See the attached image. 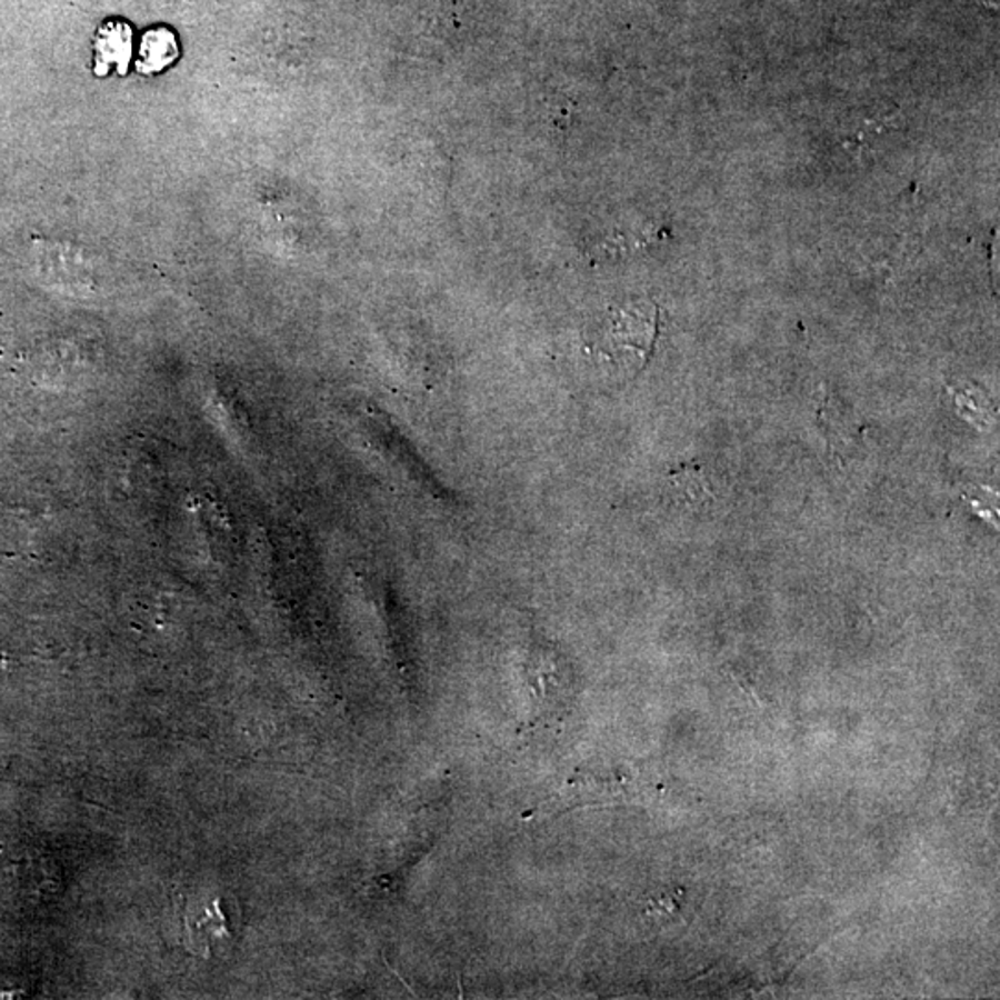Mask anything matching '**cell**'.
<instances>
[{"label":"cell","mask_w":1000,"mask_h":1000,"mask_svg":"<svg viewBox=\"0 0 1000 1000\" xmlns=\"http://www.w3.org/2000/svg\"><path fill=\"white\" fill-rule=\"evenodd\" d=\"M178 43L174 33L167 28H154L144 33L139 47L138 69L143 72H158L177 60Z\"/></svg>","instance_id":"277c9868"},{"label":"cell","mask_w":1000,"mask_h":1000,"mask_svg":"<svg viewBox=\"0 0 1000 1000\" xmlns=\"http://www.w3.org/2000/svg\"><path fill=\"white\" fill-rule=\"evenodd\" d=\"M904 128V119L891 104L861 108L841 124V147L854 156H872L888 147Z\"/></svg>","instance_id":"6da1fadb"},{"label":"cell","mask_w":1000,"mask_h":1000,"mask_svg":"<svg viewBox=\"0 0 1000 1000\" xmlns=\"http://www.w3.org/2000/svg\"><path fill=\"white\" fill-rule=\"evenodd\" d=\"M130 47L132 32L128 24L117 21L104 24L94 41V71L106 74L111 67H117L119 72L127 71Z\"/></svg>","instance_id":"7a4b0ae2"},{"label":"cell","mask_w":1000,"mask_h":1000,"mask_svg":"<svg viewBox=\"0 0 1000 1000\" xmlns=\"http://www.w3.org/2000/svg\"><path fill=\"white\" fill-rule=\"evenodd\" d=\"M680 494L688 500L689 504L699 506L702 502H710L711 493L710 483L706 482L704 474L699 469H680L674 480Z\"/></svg>","instance_id":"5b68a950"},{"label":"cell","mask_w":1000,"mask_h":1000,"mask_svg":"<svg viewBox=\"0 0 1000 1000\" xmlns=\"http://www.w3.org/2000/svg\"><path fill=\"white\" fill-rule=\"evenodd\" d=\"M817 422L833 450H844L860 438V421L833 394H824Z\"/></svg>","instance_id":"3957f363"}]
</instances>
